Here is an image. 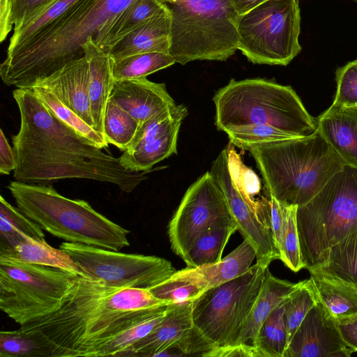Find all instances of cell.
<instances>
[{
  "label": "cell",
  "mask_w": 357,
  "mask_h": 357,
  "mask_svg": "<svg viewBox=\"0 0 357 357\" xmlns=\"http://www.w3.org/2000/svg\"><path fill=\"white\" fill-rule=\"evenodd\" d=\"M20 115L18 132L13 136L15 181L50 185L66 178H83L114 184L132 192L150 172L125 169L119 158L105 153L60 121L31 89L13 93Z\"/></svg>",
  "instance_id": "6da1fadb"
},
{
  "label": "cell",
  "mask_w": 357,
  "mask_h": 357,
  "mask_svg": "<svg viewBox=\"0 0 357 357\" xmlns=\"http://www.w3.org/2000/svg\"><path fill=\"white\" fill-rule=\"evenodd\" d=\"M168 305L146 289L112 288L79 277L59 310L24 326L47 340L52 357H95L102 345Z\"/></svg>",
  "instance_id": "7a4b0ae2"
},
{
  "label": "cell",
  "mask_w": 357,
  "mask_h": 357,
  "mask_svg": "<svg viewBox=\"0 0 357 357\" xmlns=\"http://www.w3.org/2000/svg\"><path fill=\"white\" fill-rule=\"evenodd\" d=\"M134 1H78L39 37L7 54L0 66L3 82L32 89L67 63L84 56L82 46L88 39L108 52L114 45L116 22Z\"/></svg>",
  "instance_id": "3957f363"
},
{
  "label": "cell",
  "mask_w": 357,
  "mask_h": 357,
  "mask_svg": "<svg viewBox=\"0 0 357 357\" xmlns=\"http://www.w3.org/2000/svg\"><path fill=\"white\" fill-rule=\"evenodd\" d=\"M256 161L268 195L302 206L346 165L317 130L296 137L243 146Z\"/></svg>",
  "instance_id": "277c9868"
},
{
  "label": "cell",
  "mask_w": 357,
  "mask_h": 357,
  "mask_svg": "<svg viewBox=\"0 0 357 357\" xmlns=\"http://www.w3.org/2000/svg\"><path fill=\"white\" fill-rule=\"evenodd\" d=\"M215 125L227 132L250 125H268L297 137L317 130V120L290 86L256 78L236 80L213 96Z\"/></svg>",
  "instance_id": "5b68a950"
},
{
  "label": "cell",
  "mask_w": 357,
  "mask_h": 357,
  "mask_svg": "<svg viewBox=\"0 0 357 357\" xmlns=\"http://www.w3.org/2000/svg\"><path fill=\"white\" fill-rule=\"evenodd\" d=\"M7 188L24 215L66 242L114 251L130 245V231L97 212L84 200L67 198L50 185L15 181Z\"/></svg>",
  "instance_id": "8992f818"
},
{
  "label": "cell",
  "mask_w": 357,
  "mask_h": 357,
  "mask_svg": "<svg viewBox=\"0 0 357 357\" xmlns=\"http://www.w3.org/2000/svg\"><path fill=\"white\" fill-rule=\"evenodd\" d=\"M171 18L169 53L175 63L225 61L238 50V15L230 0H160Z\"/></svg>",
  "instance_id": "52a82bcc"
},
{
  "label": "cell",
  "mask_w": 357,
  "mask_h": 357,
  "mask_svg": "<svg viewBox=\"0 0 357 357\" xmlns=\"http://www.w3.org/2000/svg\"><path fill=\"white\" fill-rule=\"evenodd\" d=\"M304 268L319 266L328 250L357 231V169L345 165L296 211Z\"/></svg>",
  "instance_id": "ba28073f"
},
{
  "label": "cell",
  "mask_w": 357,
  "mask_h": 357,
  "mask_svg": "<svg viewBox=\"0 0 357 357\" xmlns=\"http://www.w3.org/2000/svg\"><path fill=\"white\" fill-rule=\"evenodd\" d=\"M80 276L0 256V308L20 326L59 310Z\"/></svg>",
  "instance_id": "9c48e42d"
},
{
  "label": "cell",
  "mask_w": 357,
  "mask_h": 357,
  "mask_svg": "<svg viewBox=\"0 0 357 357\" xmlns=\"http://www.w3.org/2000/svg\"><path fill=\"white\" fill-rule=\"evenodd\" d=\"M238 50L252 63L288 65L301 51L297 0H268L239 15Z\"/></svg>",
  "instance_id": "30bf717a"
},
{
  "label": "cell",
  "mask_w": 357,
  "mask_h": 357,
  "mask_svg": "<svg viewBox=\"0 0 357 357\" xmlns=\"http://www.w3.org/2000/svg\"><path fill=\"white\" fill-rule=\"evenodd\" d=\"M268 267L256 262L242 275L208 289L192 301L194 326L213 346L237 343Z\"/></svg>",
  "instance_id": "8fae6325"
},
{
  "label": "cell",
  "mask_w": 357,
  "mask_h": 357,
  "mask_svg": "<svg viewBox=\"0 0 357 357\" xmlns=\"http://www.w3.org/2000/svg\"><path fill=\"white\" fill-rule=\"evenodd\" d=\"M59 248L71 257L85 278L112 288L148 289L176 271L169 261L155 256L126 254L66 241Z\"/></svg>",
  "instance_id": "7c38bea8"
},
{
  "label": "cell",
  "mask_w": 357,
  "mask_h": 357,
  "mask_svg": "<svg viewBox=\"0 0 357 357\" xmlns=\"http://www.w3.org/2000/svg\"><path fill=\"white\" fill-rule=\"evenodd\" d=\"M231 218L222 191L210 172H206L188 188L169 221L167 234L172 251L183 259L202 232Z\"/></svg>",
  "instance_id": "4fadbf2b"
},
{
  "label": "cell",
  "mask_w": 357,
  "mask_h": 357,
  "mask_svg": "<svg viewBox=\"0 0 357 357\" xmlns=\"http://www.w3.org/2000/svg\"><path fill=\"white\" fill-rule=\"evenodd\" d=\"M210 173L225 197L237 230L254 248L257 262L269 266L273 261L280 259L271 229L261 220L260 199L252 200L239 185L230 165L227 146L213 162Z\"/></svg>",
  "instance_id": "5bb4252c"
},
{
  "label": "cell",
  "mask_w": 357,
  "mask_h": 357,
  "mask_svg": "<svg viewBox=\"0 0 357 357\" xmlns=\"http://www.w3.org/2000/svg\"><path fill=\"white\" fill-rule=\"evenodd\" d=\"M187 115L185 106L176 105L140 123L130 146L119 157L123 167L134 172H151L155 164L176 153L178 131Z\"/></svg>",
  "instance_id": "9a60e30c"
},
{
  "label": "cell",
  "mask_w": 357,
  "mask_h": 357,
  "mask_svg": "<svg viewBox=\"0 0 357 357\" xmlns=\"http://www.w3.org/2000/svg\"><path fill=\"white\" fill-rule=\"evenodd\" d=\"M354 352L342 340L336 320L318 301L294 333L284 357H349Z\"/></svg>",
  "instance_id": "2e32d148"
},
{
  "label": "cell",
  "mask_w": 357,
  "mask_h": 357,
  "mask_svg": "<svg viewBox=\"0 0 357 357\" xmlns=\"http://www.w3.org/2000/svg\"><path fill=\"white\" fill-rule=\"evenodd\" d=\"M192 311V301L168 305L163 319L151 332L119 356L153 357L168 348L181 352L194 328Z\"/></svg>",
  "instance_id": "e0dca14e"
},
{
  "label": "cell",
  "mask_w": 357,
  "mask_h": 357,
  "mask_svg": "<svg viewBox=\"0 0 357 357\" xmlns=\"http://www.w3.org/2000/svg\"><path fill=\"white\" fill-rule=\"evenodd\" d=\"M109 99L139 124L176 105L165 84L153 82L146 77L115 81Z\"/></svg>",
  "instance_id": "ac0fdd59"
},
{
  "label": "cell",
  "mask_w": 357,
  "mask_h": 357,
  "mask_svg": "<svg viewBox=\"0 0 357 357\" xmlns=\"http://www.w3.org/2000/svg\"><path fill=\"white\" fill-rule=\"evenodd\" d=\"M89 85V64L84 56L67 63L52 75L38 81L34 86H40L50 90L64 105L93 127Z\"/></svg>",
  "instance_id": "d6986e66"
},
{
  "label": "cell",
  "mask_w": 357,
  "mask_h": 357,
  "mask_svg": "<svg viewBox=\"0 0 357 357\" xmlns=\"http://www.w3.org/2000/svg\"><path fill=\"white\" fill-rule=\"evenodd\" d=\"M317 120V130L347 165L357 169V106L331 105Z\"/></svg>",
  "instance_id": "ffe728a7"
},
{
  "label": "cell",
  "mask_w": 357,
  "mask_h": 357,
  "mask_svg": "<svg viewBox=\"0 0 357 357\" xmlns=\"http://www.w3.org/2000/svg\"><path fill=\"white\" fill-rule=\"evenodd\" d=\"M82 49L89 64V94L93 127L104 135L105 112L115 82L112 59L91 39H88Z\"/></svg>",
  "instance_id": "44dd1931"
},
{
  "label": "cell",
  "mask_w": 357,
  "mask_h": 357,
  "mask_svg": "<svg viewBox=\"0 0 357 357\" xmlns=\"http://www.w3.org/2000/svg\"><path fill=\"white\" fill-rule=\"evenodd\" d=\"M171 18L165 8L121 38L108 51L113 59L159 52L169 53Z\"/></svg>",
  "instance_id": "7402d4cb"
},
{
  "label": "cell",
  "mask_w": 357,
  "mask_h": 357,
  "mask_svg": "<svg viewBox=\"0 0 357 357\" xmlns=\"http://www.w3.org/2000/svg\"><path fill=\"white\" fill-rule=\"evenodd\" d=\"M298 285L299 282L292 283L275 277L268 267L258 296L237 343L254 345L257 333L261 324Z\"/></svg>",
  "instance_id": "603a6c76"
},
{
  "label": "cell",
  "mask_w": 357,
  "mask_h": 357,
  "mask_svg": "<svg viewBox=\"0 0 357 357\" xmlns=\"http://www.w3.org/2000/svg\"><path fill=\"white\" fill-rule=\"evenodd\" d=\"M236 230V225L231 218L220 221L202 232L183 259L187 267L197 268L220 261L229 238Z\"/></svg>",
  "instance_id": "cb8c5ba5"
},
{
  "label": "cell",
  "mask_w": 357,
  "mask_h": 357,
  "mask_svg": "<svg viewBox=\"0 0 357 357\" xmlns=\"http://www.w3.org/2000/svg\"><path fill=\"white\" fill-rule=\"evenodd\" d=\"M308 271L357 287V231L333 245L321 264Z\"/></svg>",
  "instance_id": "d4e9b609"
},
{
  "label": "cell",
  "mask_w": 357,
  "mask_h": 357,
  "mask_svg": "<svg viewBox=\"0 0 357 357\" xmlns=\"http://www.w3.org/2000/svg\"><path fill=\"white\" fill-rule=\"evenodd\" d=\"M43 228L0 196V252L29 239L45 241Z\"/></svg>",
  "instance_id": "484cf974"
},
{
  "label": "cell",
  "mask_w": 357,
  "mask_h": 357,
  "mask_svg": "<svg viewBox=\"0 0 357 357\" xmlns=\"http://www.w3.org/2000/svg\"><path fill=\"white\" fill-rule=\"evenodd\" d=\"M209 289L208 283L195 268L176 271L167 280L148 290L156 298L167 304L192 301Z\"/></svg>",
  "instance_id": "4316f807"
},
{
  "label": "cell",
  "mask_w": 357,
  "mask_h": 357,
  "mask_svg": "<svg viewBox=\"0 0 357 357\" xmlns=\"http://www.w3.org/2000/svg\"><path fill=\"white\" fill-rule=\"evenodd\" d=\"M319 301L336 320L357 314V287L310 273V278Z\"/></svg>",
  "instance_id": "83f0119b"
},
{
  "label": "cell",
  "mask_w": 357,
  "mask_h": 357,
  "mask_svg": "<svg viewBox=\"0 0 357 357\" xmlns=\"http://www.w3.org/2000/svg\"><path fill=\"white\" fill-rule=\"evenodd\" d=\"M0 256L17 259L28 264L63 269L76 275H84L71 257L65 251L55 249L46 241L29 239L10 250L0 252Z\"/></svg>",
  "instance_id": "f1b7e54d"
},
{
  "label": "cell",
  "mask_w": 357,
  "mask_h": 357,
  "mask_svg": "<svg viewBox=\"0 0 357 357\" xmlns=\"http://www.w3.org/2000/svg\"><path fill=\"white\" fill-rule=\"evenodd\" d=\"M255 259L256 252L254 248L243 240L218 263L197 267L196 269L211 289L244 274L252 266Z\"/></svg>",
  "instance_id": "f546056e"
},
{
  "label": "cell",
  "mask_w": 357,
  "mask_h": 357,
  "mask_svg": "<svg viewBox=\"0 0 357 357\" xmlns=\"http://www.w3.org/2000/svg\"><path fill=\"white\" fill-rule=\"evenodd\" d=\"M52 353L47 340L26 326L0 332L1 357H52Z\"/></svg>",
  "instance_id": "4dcf8cb0"
},
{
  "label": "cell",
  "mask_w": 357,
  "mask_h": 357,
  "mask_svg": "<svg viewBox=\"0 0 357 357\" xmlns=\"http://www.w3.org/2000/svg\"><path fill=\"white\" fill-rule=\"evenodd\" d=\"M174 63L169 53L152 52L136 54L112 59V75L114 81L146 77Z\"/></svg>",
  "instance_id": "1f68e13d"
},
{
  "label": "cell",
  "mask_w": 357,
  "mask_h": 357,
  "mask_svg": "<svg viewBox=\"0 0 357 357\" xmlns=\"http://www.w3.org/2000/svg\"><path fill=\"white\" fill-rule=\"evenodd\" d=\"M32 91L43 103L63 123L95 146L103 149L108 146L105 136L81 119L75 112L64 105L52 92L40 86Z\"/></svg>",
  "instance_id": "d6a6232c"
},
{
  "label": "cell",
  "mask_w": 357,
  "mask_h": 357,
  "mask_svg": "<svg viewBox=\"0 0 357 357\" xmlns=\"http://www.w3.org/2000/svg\"><path fill=\"white\" fill-rule=\"evenodd\" d=\"M286 299L273 311L257 333L254 346L260 349L265 357H284L288 346L284 316Z\"/></svg>",
  "instance_id": "836d02e7"
},
{
  "label": "cell",
  "mask_w": 357,
  "mask_h": 357,
  "mask_svg": "<svg viewBox=\"0 0 357 357\" xmlns=\"http://www.w3.org/2000/svg\"><path fill=\"white\" fill-rule=\"evenodd\" d=\"M78 1L79 0H56L19 30L13 31L9 40L7 54L39 37Z\"/></svg>",
  "instance_id": "e575fe53"
},
{
  "label": "cell",
  "mask_w": 357,
  "mask_h": 357,
  "mask_svg": "<svg viewBox=\"0 0 357 357\" xmlns=\"http://www.w3.org/2000/svg\"><path fill=\"white\" fill-rule=\"evenodd\" d=\"M103 126L107 142L125 151L130 146L139 123L109 99L105 112Z\"/></svg>",
  "instance_id": "d590c367"
},
{
  "label": "cell",
  "mask_w": 357,
  "mask_h": 357,
  "mask_svg": "<svg viewBox=\"0 0 357 357\" xmlns=\"http://www.w3.org/2000/svg\"><path fill=\"white\" fill-rule=\"evenodd\" d=\"M283 204V224L279 244L280 260L296 273L304 268L297 227L298 206Z\"/></svg>",
  "instance_id": "8d00e7d4"
},
{
  "label": "cell",
  "mask_w": 357,
  "mask_h": 357,
  "mask_svg": "<svg viewBox=\"0 0 357 357\" xmlns=\"http://www.w3.org/2000/svg\"><path fill=\"white\" fill-rule=\"evenodd\" d=\"M318 301L310 279L299 282L297 288L287 297L284 303V316L289 342L308 312Z\"/></svg>",
  "instance_id": "74e56055"
},
{
  "label": "cell",
  "mask_w": 357,
  "mask_h": 357,
  "mask_svg": "<svg viewBox=\"0 0 357 357\" xmlns=\"http://www.w3.org/2000/svg\"><path fill=\"white\" fill-rule=\"evenodd\" d=\"M167 307L125 330L102 345L96 351L95 357L119 356L120 354L129 349L135 343L151 332L155 326L163 319Z\"/></svg>",
  "instance_id": "f35d334b"
},
{
  "label": "cell",
  "mask_w": 357,
  "mask_h": 357,
  "mask_svg": "<svg viewBox=\"0 0 357 357\" xmlns=\"http://www.w3.org/2000/svg\"><path fill=\"white\" fill-rule=\"evenodd\" d=\"M165 8L160 0H135L121 13L114 30V44Z\"/></svg>",
  "instance_id": "ab89813d"
},
{
  "label": "cell",
  "mask_w": 357,
  "mask_h": 357,
  "mask_svg": "<svg viewBox=\"0 0 357 357\" xmlns=\"http://www.w3.org/2000/svg\"><path fill=\"white\" fill-rule=\"evenodd\" d=\"M230 143L241 149L243 146L297 137L268 125H250L236 128L227 132Z\"/></svg>",
  "instance_id": "60d3db41"
},
{
  "label": "cell",
  "mask_w": 357,
  "mask_h": 357,
  "mask_svg": "<svg viewBox=\"0 0 357 357\" xmlns=\"http://www.w3.org/2000/svg\"><path fill=\"white\" fill-rule=\"evenodd\" d=\"M337 91L332 103L336 106H357V59L337 68Z\"/></svg>",
  "instance_id": "b9f144b4"
},
{
  "label": "cell",
  "mask_w": 357,
  "mask_h": 357,
  "mask_svg": "<svg viewBox=\"0 0 357 357\" xmlns=\"http://www.w3.org/2000/svg\"><path fill=\"white\" fill-rule=\"evenodd\" d=\"M56 0H11L10 22L13 31L43 12Z\"/></svg>",
  "instance_id": "7bdbcfd3"
},
{
  "label": "cell",
  "mask_w": 357,
  "mask_h": 357,
  "mask_svg": "<svg viewBox=\"0 0 357 357\" xmlns=\"http://www.w3.org/2000/svg\"><path fill=\"white\" fill-rule=\"evenodd\" d=\"M203 357H265L257 347L246 343L213 346Z\"/></svg>",
  "instance_id": "ee69618b"
},
{
  "label": "cell",
  "mask_w": 357,
  "mask_h": 357,
  "mask_svg": "<svg viewBox=\"0 0 357 357\" xmlns=\"http://www.w3.org/2000/svg\"><path fill=\"white\" fill-rule=\"evenodd\" d=\"M336 324L344 342L357 351V314L336 319Z\"/></svg>",
  "instance_id": "f6af8a7d"
},
{
  "label": "cell",
  "mask_w": 357,
  "mask_h": 357,
  "mask_svg": "<svg viewBox=\"0 0 357 357\" xmlns=\"http://www.w3.org/2000/svg\"><path fill=\"white\" fill-rule=\"evenodd\" d=\"M268 206L270 227L274 242L279 250V244L284 218L283 204L269 196Z\"/></svg>",
  "instance_id": "bcb514c9"
},
{
  "label": "cell",
  "mask_w": 357,
  "mask_h": 357,
  "mask_svg": "<svg viewBox=\"0 0 357 357\" xmlns=\"http://www.w3.org/2000/svg\"><path fill=\"white\" fill-rule=\"evenodd\" d=\"M16 167V158L13 148L9 144L3 130H0V173L8 175Z\"/></svg>",
  "instance_id": "7dc6e473"
},
{
  "label": "cell",
  "mask_w": 357,
  "mask_h": 357,
  "mask_svg": "<svg viewBox=\"0 0 357 357\" xmlns=\"http://www.w3.org/2000/svg\"><path fill=\"white\" fill-rule=\"evenodd\" d=\"M11 0H0V42L2 43L13 29L10 22Z\"/></svg>",
  "instance_id": "c3c4849f"
},
{
  "label": "cell",
  "mask_w": 357,
  "mask_h": 357,
  "mask_svg": "<svg viewBox=\"0 0 357 357\" xmlns=\"http://www.w3.org/2000/svg\"><path fill=\"white\" fill-rule=\"evenodd\" d=\"M268 0H230L238 15H241Z\"/></svg>",
  "instance_id": "681fc988"
},
{
  "label": "cell",
  "mask_w": 357,
  "mask_h": 357,
  "mask_svg": "<svg viewBox=\"0 0 357 357\" xmlns=\"http://www.w3.org/2000/svg\"><path fill=\"white\" fill-rule=\"evenodd\" d=\"M355 1H357V0H354Z\"/></svg>",
  "instance_id": "f907efd6"
}]
</instances>
